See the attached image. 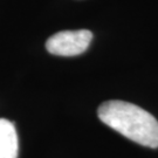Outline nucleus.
Here are the masks:
<instances>
[{
    "label": "nucleus",
    "instance_id": "obj_1",
    "mask_svg": "<svg viewBox=\"0 0 158 158\" xmlns=\"http://www.w3.org/2000/svg\"><path fill=\"white\" fill-rule=\"evenodd\" d=\"M97 116L130 141L143 147L158 148V121L141 107L124 101H107L100 106Z\"/></svg>",
    "mask_w": 158,
    "mask_h": 158
},
{
    "label": "nucleus",
    "instance_id": "obj_2",
    "mask_svg": "<svg viewBox=\"0 0 158 158\" xmlns=\"http://www.w3.org/2000/svg\"><path fill=\"white\" fill-rule=\"evenodd\" d=\"M93 33L88 29L62 31L52 35L46 42L51 54L60 56H74L85 53L90 45Z\"/></svg>",
    "mask_w": 158,
    "mask_h": 158
},
{
    "label": "nucleus",
    "instance_id": "obj_3",
    "mask_svg": "<svg viewBox=\"0 0 158 158\" xmlns=\"http://www.w3.org/2000/svg\"><path fill=\"white\" fill-rule=\"evenodd\" d=\"M19 142L15 127L11 121L0 118V158H18Z\"/></svg>",
    "mask_w": 158,
    "mask_h": 158
}]
</instances>
